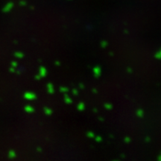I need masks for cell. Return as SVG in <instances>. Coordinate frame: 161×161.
<instances>
[]
</instances>
